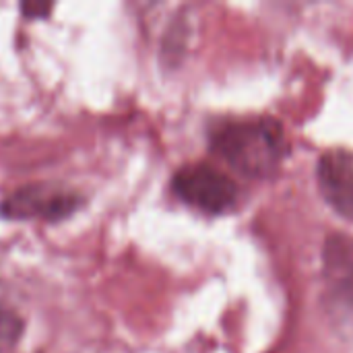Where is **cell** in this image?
<instances>
[{"mask_svg":"<svg viewBox=\"0 0 353 353\" xmlns=\"http://www.w3.org/2000/svg\"><path fill=\"white\" fill-rule=\"evenodd\" d=\"M211 151L242 176L265 180L290 153V141L273 118L228 120L211 132Z\"/></svg>","mask_w":353,"mask_h":353,"instance_id":"1","label":"cell"},{"mask_svg":"<svg viewBox=\"0 0 353 353\" xmlns=\"http://www.w3.org/2000/svg\"><path fill=\"white\" fill-rule=\"evenodd\" d=\"M87 201V194L77 186L60 180H35L25 182L2 196L0 217L4 221L62 223L74 217Z\"/></svg>","mask_w":353,"mask_h":353,"instance_id":"2","label":"cell"},{"mask_svg":"<svg viewBox=\"0 0 353 353\" xmlns=\"http://www.w3.org/2000/svg\"><path fill=\"white\" fill-rule=\"evenodd\" d=\"M172 190L182 203L207 215H221L238 201L234 180L207 163L180 168L172 178Z\"/></svg>","mask_w":353,"mask_h":353,"instance_id":"3","label":"cell"},{"mask_svg":"<svg viewBox=\"0 0 353 353\" xmlns=\"http://www.w3.org/2000/svg\"><path fill=\"white\" fill-rule=\"evenodd\" d=\"M325 302L335 323L353 331V242L343 236L325 244Z\"/></svg>","mask_w":353,"mask_h":353,"instance_id":"4","label":"cell"},{"mask_svg":"<svg viewBox=\"0 0 353 353\" xmlns=\"http://www.w3.org/2000/svg\"><path fill=\"white\" fill-rule=\"evenodd\" d=\"M319 190L327 205L345 219H353V155L345 149L327 151L316 168Z\"/></svg>","mask_w":353,"mask_h":353,"instance_id":"5","label":"cell"},{"mask_svg":"<svg viewBox=\"0 0 353 353\" xmlns=\"http://www.w3.org/2000/svg\"><path fill=\"white\" fill-rule=\"evenodd\" d=\"M27 321L12 298L10 288L0 279V353L14 352L25 335Z\"/></svg>","mask_w":353,"mask_h":353,"instance_id":"6","label":"cell"},{"mask_svg":"<svg viewBox=\"0 0 353 353\" xmlns=\"http://www.w3.org/2000/svg\"><path fill=\"white\" fill-rule=\"evenodd\" d=\"M19 8H21V14L25 19L37 21V19H48L56 6L54 4H48V2H21Z\"/></svg>","mask_w":353,"mask_h":353,"instance_id":"7","label":"cell"}]
</instances>
